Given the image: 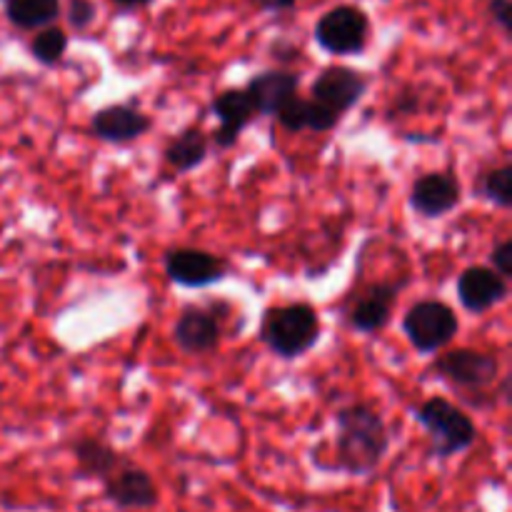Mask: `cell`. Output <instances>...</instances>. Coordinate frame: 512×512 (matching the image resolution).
<instances>
[{
    "label": "cell",
    "instance_id": "cell-28",
    "mask_svg": "<svg viewBox=\"0 0 512 512\" xmlns=\"http://www.w3.org/2000/svg\"><path fill=\"white\" fill-rule=\"evenodd\" d=\"M115 3H118V5H130V8H133V5H145V3H150V0H115Z\"/></svg>",
    "mask_w": 512,
    "mask_h": 512
},
{
    "label": "cell",
    "instance_id": "cell-1",
    "mask_svg": "<svg viewBox=\"0 0 512 512\" xmlns=\"http://www.w3.org/2000/svg\"><path fill=\"white\" fill-rule=\"evenodd\" d=\"M388 450V425L373 405L353 403L335 413L333 470L353 475V478H365L380 468Z\"/></svg>",
    "mask_w": 512,
    "mask_h": 512
},
{
    "label": "cell",
    "instance_id": "cell-15",
    "mask_svg": "<svg viewBox=\"0 0 512 512\" xmlns=\"http://www.w3.org/2000/svg\"><path fill=\"white\" fill-rule=\"evenodd\" d=\"M398 285L393 283H375L355 300L353 310L348 313V325L355 333L375 335L390 323L398 300Z\"/></svg>",
    "mask_w": 512,
    "mask_h": 512
},
{
    "label": "cell",
    "instance_id": "cell-8",
    "mask_svg": "<svg viewBox=\"0 0 512 512\" xmlns=\"http://www.w3.org/2000/svg\"><path fill=\"white\" fill-rule=\"evenodd\" d=\"M460 198H463V185L455 178V173H448V170L420 175L410 188V208L430 220L453 213L460 205Z\"/></svg>",
    "mask_w": 512,
    "mask_h": 512
},
{
    "label": "cell",
    "instance_id": "cell-17",
    "mask_svg": "<svg viewBox=\"0 0 512 512\" xmlns=\"http://www.w3.org/2000/svg\"><path fill=\"white\" fill-rule=\"evenodd\" d=\"M73 455L75 463H78V470L75 475L78 478H98L105 480L120 470L123 465H128V460L118 453L110 443L100 438H80L73 443Z\"/></svg>",
    "mask_w": 512,
    "mask_h": 512
},
{
    "label": "cell",
    "instance_id": "cell-4",
    "mask_svg": "<svg viewBox=\"0 0 512 512\" xmlns=\"http://www.w3.org/2000/svg\"><path fill=\"white\" fill-rule=\"evenodd\" d=\"M403 333L418 353L433 355L458 338L460 318L443 300H418L405 313Z\"/></svg>",
    "mask_w": 512,
    "mask_h": 512
},
{
    "label": "cell",
    "instance_id": "cell-21",
    "mask_svg": "<svg viewBox=\"0 0 512 512\" xmlns=\"http://www.w3.org/2000/svg\"><path fill=\"white\" fill-rule=\"evenodd\" d=\"M65 48H68V38H65V33L60 28H45L43 33L35 35L33 45H30L35 60L43 65L58 63L63 58Z\"/></svg>",
    "mask_w": 512,
    "mask_h": 512
},
{
    "label": "cell",
    "instance_id": "cell-13",
    "mask_svg": "<svg viewBox=\"0 0 512 512\" xmlns=\"http://www.w3.org/2000/svg\"><path fill=\"white\" fill-rule=\"evenodd\" d=\"M210 110H213V115L218 118V128L213 130V145L220 150L233 148L240 140V133L258 118L253 103H250L248 93H245L243 88L223 90V93L210 103Z\"/></svg>",
    "mask_w": 512,
    "mask_h": 512
},
{
    "label": "cell",
    "instance_id": "cell-3",
    "mask_svg": "<svg viewBox=\"0 0 512 512\" xmlns=\"http://www.w3.org/2000/svg\"><path fill=\"white\" fill-rule=\"evenodd\" d=\"M415 420L430 438V453L440 460L465 453L478 440V428L468 413L450 400L433 395L415 408Z\"/></svg>",
    "mask_w": 512,
    "mask_h": 512
},
{
    "label": "cell",
    "instance_id": "cell-5",
    "mask_svg": "<svg viewBox=\"0 0 512 512\" xmlns=\"http://www.w3.org/2000/svg\"><path fill=\"white\" fill-rule=\"evenodd\" d=\"M430 375L473 393V390H485L498 383L500 363L495 355L483 353V350L453 348L435 360Z\"/></svg>",
    "mask_w": 512,
    "mask_h": 512
},
{
    "label": "cell",
    "instance_id": "cell-2",
    "mask_svg": "<svg viewBox=\"0 0 512 512\" xmlns=\"http://www.w3.org/2000/svg\"><path fill=\"white\" fill-rule=\"evenodd\" d=\"M320 330L323 325H320V315L313 305L290 303L265 310L260 340L278 358L295 360L303 358L318 345Z\"/></svg>",
    "mask_w": 512,
    "mask_h": 512
},
{
    "label": "cell",
    "instance_id": "cell-18",
    "mask_svg": "<svg viewBox=\"0 0 512 512\" xmlns=\"http://www.w3.org/2000/svg\"><path fill=\"white\" fill-rule=\"evenodd\" d=\"M210 143L208 135L200 128H188L180 135H175L163 150V158L175 173H190V170L200 168L208 160Z\"/></svg>",
    "mask_w": 512,
    "mask_h": 512
},
{
    "label": "cell",
    "instance_id": "cell-11",
    "mask_svg": "<svg viewBox=\"0 0 512 512\" xmlns=\"http://www.w3.org/2000/svg\"><path fill=\"white\" fill-rule=\"evenodd\" d=\"M223 330H220V315L213 310L188 305L173 325V340L185 355H208L218 350Z\"/></svg>",
    "mask_w": 512,
    "mask_h": 512
},
{
    "label": "cell",
    "instance_id": "cell-24",
    "mask_svg": "<svg viewBox=\"0 0 512 512\" xmlns=\"http://www.w3.org/2000/svg\"><path fill=\"white\" fill-rule=\"evenodd\" d=\"M490 263H493V270L500 278H512V240H500L495 245L493 253H490Z\"/></svg>",
    "mask_w": 512,
    "mask_h": 512
},
{
    "label": "cell",
    "instance_id": "cell-14",
    "mask_svg": "<svg viewBox=\"0 0 512 512\" xmlns=\"http://www.w3.org/2000/svg\"><path fill=\"white\" fill-rule=\"evenodd\" d=\"M150 128H153V120L135 105H108L90 118V133L103 143H133L143 138Z\"/></svg>",
    "mask_w": 512,
    "mask_h": 512
},
{
    "label": "cell",
    "instance_id": "cell-26",
    "mask_svg": "<svg viewBox=\"0 0 512 512\" xmlns=\"http://www.w3.org/2000/svg\"><path fill=\"white\" fill-rule=\"evenodd\" d=\"M490 13H493V18L498 20L500 28H503L505 33H510V30H512V5H510V0H493V3H490Z\"/></svg>",
    "mask_w": 512,
    "mask_h": 512
},
{
    "label": "cell",
    "instance_id": "cell-16",
    "mask_svg": "<svg viewBox=\"0 0 512 512\" xmlns=\"http://www.w3.org/2000/svg\"><path fill=\"white\" fill-rule=\"evenodd\" d=\"M300 75L290 70H263L253 75L250 83L245 85L250 103H253L255 115H278L283 105L298 95Z\"/></svg>",
    "mask_w": 512,
    "mask_h": 512
},
{
    "label": "cell",
    "instance_id": "cell-22",
    "mask_svg": "<svg viewBox=\"0 0 512 512\" xmlns=\"http://www.w3.org/2000/svg\"><path fill=\"white\" fill-rule=\"evenodd\" d=\"M340 118L335 110L325 108V105L315 103L313 98L308 100V118H305V130H313V133H330L333 128H338Z\"/></svg>",
    "mask_w": 512,
    "mask_h": 512
},
{
    "label": "cell",
    "instance_id": "cell-20",
    "mask_svg": "<svg viewBox=\"0 0 512 512\" xmlns=\"http://www.w3.org/2000/svg\"><path fill=\"white\" fill-rule=\"evenodd\" d=\"M480 195L498 208H512V165L505 163L485 173L480 180Z\"/></svg>",
    "mask_w": 512,
    "mask_h": 512
},
{
    "label": "cell",
    "instance_id": "cell-9",
    "mask_svg": "<svg viewBox=\"0 0 512 512\" xmlns=\"http://www.w3.org/2000/svg\"><path fill=\"white\" fill-rule=\"evenodd\" d=\"M368 93V80L363 73L345 65H330L315 78L313 83V100L335 110L338 115H345L363 100Z\"/></svg>",
    "mask_w": 512,
    "mask_h": 512
},
{
    "label": "cell",
    "instance_id": "cell-23",
    "mask_svg": "<svg viewBox=\"0 0 512 512\" xmlns=\"http://www.w3.org/2000/svg\"><path fill=\"white\" fill-rule=\"evenodd\" d=\"M275 118H278V123L283 125L288 133H303L305 118H308V100L295 95L288 105H283V108H280V113L275 115Z\"/></svg>",
    "mask_w": 512,
    "mask_h": 512
},
{
    "label": "cell",
    "instance_id": "cell-19",
    "mask_svg": "<svg viewBox=\"0 0 512 512\" xmlns=\"http://www.w3.org/2000/svg\"><path fill=\"white\" fill-rule=\"evenodd\" d=\"M5 10L10 23L30 30L53 23L60 13V3L58 0H8Z\"/></svg>",
    "mask_w": 512,
    "mask_h": 512
},
{
    "label": "cell",
    "instance_id": "cell-12",
    "mask_svg": "<svg viewBox=\"0 0 512 512\" xmlns=\"http://www.w3.org/2000/svg\"><path fill=\"white\" fill-rule=\"evenodd\" d=\"M508 280L488 265H470L458 275V300L468 313L483 315L508 298Z\"/></svg>",
    "mask_w": 512,
    "mask_h": 512
},
{
    "label": "cell",
    "instance_id": "cell-6",
    "mask_svg": "<svg viewBox=\"0 0 512 512\" xmlns=\"http://www.w3.org/2000/svg\"><path fill=\"white\" fill-rule=\"evenodd\" d=\"M368 15L355 5H338L315 25V40L333 55H358L368 43Z\"/></svg>",
    "mask_w": 512,
    "mask_h": 512
},
{
    "label": "cell",
    "instance_id": "cell-7",
    "mask_svg": "<svg viewBox=\"0 0 512 512\" xmlns=\"http://www.w3.org/2000/svg\"><path fill=\"white\" fill-rule=\"evenodd\" d=\"M163 265L170 283L183 288H208L228 278L230 273V265L223 258L198 248L168 250Z\"/></svg>",
    "mask_w": 512,
    "mask_h": 512
},
{
    "label": "cell",
    "instance_id": "cell-25",
    "mask_svg": "<svg viewBox=\"0 0 512 512\" xmlns=\"http://www.w3.org/2000/svg\"><path fill=\"white\" fill-rule=\"evenodd\" d=\"M68 18L73 28H85L95 18V5L90 0H70Z\"/></svg>",
    "mask_w": 512,
    "mask_h": 512
},
{
    "label": "cell",
    "instance_id": "cell-27",
    "mask_svg": "<svg viewBox=\"0 0 512 512\" xmlns=\"http://www.w3.org/2000/svg\"><path fill=\"white\" fill-rule=\"evenodd\" d=\"M258 3L263 5L265 10H275V13H280V10L295 8V0H258Z\"/></svg>",
    "mask_w": 512,
    "mask_h": 512
},
{
    "label": "cell",
    "instance_id": "cell-10",
    "mask_svg": "<svg viewBox=\"0 0 512 512\" xmlns=\"http://www.w3.org/2000/svg\"><path fill=\"white\" fill-rule=\"evenodd\" d=\"M103 493L118 510H150L158 505L153 475L130 463L103 480Z\"/></svg>",
    "mask_w": 512,
    "mask_h": 512
}]
</instances>
